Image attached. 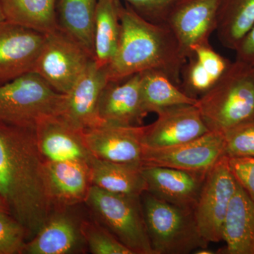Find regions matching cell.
<instances>
[{
	"label": "cell",
	"mask_w": 254,
	"mask_h": 254,
	"mask_svg": "<svg viewBox=\"0 0 254 254\" xmlns=\"http://www.w3.org/2000/svg\"><path fill=\"white\" fill-rule=\"evenodd\" d=\"M119 14L120 43L115 58L107 66L108 81H121L143 71L157 70L180 86L187 59L171 30L167 25L145 19L121 1Z\"/></svg>",
	"instance_id": "obj_2"
},
{
	"label": "cell",
	"mask_w": 254,
	"mask_h": 254,
	"mask_svg": "<svg viewBox=\"0 0 254 254\" xmlns=\"http://www.w3.org/2000/svg\"><path fill=\"white\" fill-rule=\"evenodd\" d=\"M254 24V0H220L217 33L225 48L236 50Z\"/></svg>",
	"instance_id": "obj_27"
},
{
	"label": "cell",
	"mask_w": 254,
	"mask_h": 254,
	"mask_svg": "<svg viewBox=\"0 0 254 254\" xmlns=\"http://www.w3.org/2000/svg\"><path fill=\"white\" fill-rule=\"evenodd\" d=\"M64 94L55 91L39 75L30 72L0 84V122L33 127L58 116Z\"/></svg>",
	"instance_id": "obj_6"
},
{
	"label": "cell",
	"mask_w": 254,
	"mask_h": 254,
	"mask_svg": "<svg viewBox=\"0 0 254 254\" xmlns=\"http://www.w3.org/2000/svg\"><path fill=\"white\" fill-rule=\"evenodd\" d=\"M81 231L86 247L93 254H133L99 222L83 220Z\"/></svg>",
	"instance_id": "obj_28"
},
{
	"label": "cell",
	"mask_w": 254,
	"mask_h": 254,
	"mask_svg": "<svg viewBox=\"0 0 254 254\" xmlns=\"http://www.w3.org/2000/svg\"><path fill=\"white\" fill-rule=\"evenodd\" d=\"M120 0H98L93 25L94 61L100 68L113 61L120 43Z\"/></svg>",
	"instance_id": "obj_23"
},
{
	"label": "cell",
	"mask_w": 254,
	"mask_h": 254,
	"mask_svg": "<svg viewBox=\"0 0 254 254\" xmlns=\"http://www.w3.org/2000/svg\"><path fill=\"white\" fill-rule=\"evenodd\" d=\"M140 75L142 103L148 115L177 105L196 104L198 99L187 95L165 73L148 70Z\"/></svg>",
	"instance_id": "obj_25"
},
{
	"label": "cell",
	"mask_w": 254,
	"mask_h": 254,
	"mask_svg": "<svg viewBox=\"0 0 254 254\" xmlns=\"http://www.w3.org/2000/svg\"><path fill=\"white\" fill-rule=\"evenodd\" d=\"M46 35L10 22H0V84L33 72Z\"/></svg>",
	"instance_id": "obj_10"
},
{
	"label": "cell",
	"mask_w": 254,
	"mask_h": 254,
	"mask_svg": "<svg viewBox=\"0 0 254 254\" xmlns=\"http://www.w3.org/2000/svg\"><path fill=\"white\" fill-rule=\"evenodd\" d=\"M141 173L147 192L168 203L193 210L207 174L158 166H143Z\"/></svg>",
	"instance_id": "obj_16"
},
{
	"label": "cell",
	"mask_w": 254,
	"mask_h": 254,
	"mask_svg": "<svg viewBox=\"0 0 254 254\" xmlns=\"http://www.w3.org/2000/svg\"><path fill=\"white\" fill-rule=\"evenodd\" d=\"M208 129L223 133L254 119V68L235 60L195 104Z\"/></svg>",
	"instance_id": "obj_3"
},
{
	"label": "cell",
	"mask_w": 254,
	"mask_h": 254,
	"mask_svg": "<svg viewBox=\"0 0 254 254\" xmlns=\"http://www.w3.org/2000/svg\"><path fill=\"white\" fill-rule=\"evenodd\" d=\"M230 64L231 62L210 45L197 47L182 68L180 88L190 98L198 99L215 86Z\"/></svg>",
	"instance_id": "obj_20"
},
{
	"label": "cell",
	"mask_w": 254,
	"mask_h": 254,
	"mask_svg": "<svg viewBox=\"0 0 254 254\" xmlns=\"http://www.w3.org/2000/svg\"><path fill=\"white\" fill-rule=\"evenodd\" d=\"M0 195L10 215L24 227L28 240L36 236L54 210L46 161L33 127L0 122Z\"/></svg>",
	"instance_id": "obj_1"
},
{
	"label": "cell",
	"mask_w": 254,
	"mask_h": 254,
	"mask_svg": "<svg viewBox=\"0 0 254 254\" xmlns=\"http://www.w3.org/2000/svg\"><path fill=\"white\" fill-rule=\"evenodd\" d=\"M88 165L92 185L123 194L141 196L146 191L142 167L108 161L94 156L91 157Z\"/></svg>",
	"instance_id": "obj_22"
},
{
	"label": "cell",
	"mask_w": 254,
	"mask_h": 254,
	"mask_svg": "<svg viewBox=\"0 0 254 254\" xmlns=\"http://www.w3.org/2000/svg\"><path fill=\"white\" fill-rule=\"evenodd\" d=\"M0 213H9L8 209L6 208V205L3 201L2 198H1V195H0Z\"/></svg>",
	"instance_id": "obj_34"
},
{
	"label": "cell",
	"mask_w": 254,
	"mask_h": 254,
	"mask_svg": "<svg viewBox=\"0 0 254 254\" xmlns=\"http://www.w3.org/2000/svg\"><path fill=\"white\" fill-rule=\"evenodd\" d=\"M5 20H6V18H5L4 11H3L2 7H1V3H0V22L5 21Z\"/></svg>",
	"instance_id": "obj_35"
},
{
	"label": "cell",
	"mask_w": 254,
	"mask_h": 254,
	"mask_svg": "<svg viewBox=\"0 0 254 254\" xmlns=\"http://www.w3.org/2000/svg\"><path fill=\"white\" fill-rule=\"evenodd\" d=\"M108 82L107 67H98L93 60L64 94L58 117L69 126L83 131L104 123L98 115V103Z\"/></svg>",
	"instance_id": "obj_11"
},
{
	"label": "cell",
	"mask_w": 254,
	"mask_h": 254,
	"mask_svg": "<svg viewBox=\"0 0 254 254\" xmlns=\"http://www.w3.org/2000/svg\"><path fill=\"white\" fill-rule=\"evenodd\" d=\"M144 128L103 123L83 131V140L95 158L143 167Z\"/></svg>",
	"instance_id": "obj_12"
},
{
	"label": "cell",
	"mask_w": 254,
	"mask_h": 254,
	"mask_svg": "<svg viewBox=\"0 0 254 254\" xmlns=\"http://www.w3.org/2000/svg\"><path fill=\"white\" fill-rule=\"evenodd\" d=\"M229 165L239 185L254 201V158H229Z\"/></svg>",
	"instance_id": "obj_32"
},
{
	"label": "cell",
	"mask_w": 254,
	"mask_h": 254,
	"mask_svg": "<svg viewBox=\"0 0 254 254\" xmlns=\"http://www.w3.org/2000/svg\"><path fill=\"white\" fill-rule=\"evenodd\" d=\"M222 241V254H254V201L239 183L224 220Z\"/></svg>",
	"instance_id": "obj_21"
},
{
	"label": "cell",
	"mask_w": 254,
	"mask_h": 254,
	"mask_svg": "<svg viewBox=\"0 0 254 254\" xmlns=\"http://www.w3.org/2000/svg\"><path fill=\"white\" fill-rule=\"evenodd\" d=\"M254 68V66H253Z\"/></svg>",
	"instance_id": "obj_36"
},
{
	"label": "cell",
	"mask_w": 254,
	"mask_h": 254,
	"mask_svg": "<svg viewBox=\"0 0 254 254\" xmlns=\"http://www.w3.org/2000/svg\"><path fill=\"white\" fill-rule=\"evenodd\" d=\"M46 35L33 72L43 78L55 91L66 94L93 58L60 27Z\"/></svg>",
	"instance_id": "obj_7"
},
{
	"label": "cell",
	"mask_w": 254,
	"mask_h": 254,
	"mask_svg": "<svg viewBox=\"0 0 254 254\" xmlns=\"http://www.w3.org/2000/svg\"><path fill=\"white\" fill-rule=\"evenodd\" d=\"M228 158H254V119L222 133Z\"/></svg>",
	"instance_id": "obj_29"
},
{
	"label": "cell",
	"mask_w": 254,
	"mask_h": 254,
	"mask_svg": "<svg viewBox=\"0 0 254 254\" xmlns=\"http://www.w3.org/2000/svg\"><path fill=\"white\" fill-rule=\"evenodd\" d=\"M98 0H59V27L78 42L94 60L93 25Z\"/></svg>",
	"instance_id": "obj_26"
},
{
	"label": "cell",
	"mask_w": 254,
	"mask_h": 254,
	"mask_svg": "<svg viewBox=\"0 0 254 254\" xmlns=\"http://www.w3.org/2000/svg\"><path fill=\"white\" fill-rule=\"evenodd\" d=\"M26 241L24 227L9 213H0V254H23Z\"/></svg>",
	"instance_id": "obj_30"
},
{
	"label": "cell",
	"mask_w": 254,
	"mask_h": 254,
	"mask_svg": "<svg viewBox=\"0 0 254 254\" xmlns=\"http://www.w3.org/2000/svg\"><path fill=\"white\" fill-rule=\"evenodd\" d=\"M235 52V60L254 66V24L240 42Z\"/></svg>",
	"instance_id": "obj_33"
},
{
	"label": "cell",
	"mask_w": 254,
	"mask_h": 254,
	"mask_svg": "<svg viewBox=\"0 0 254 254\" xmlns=\"http://www.w3.org/2000/svg\"><path fill=\"white\" fill-rule=\"evenodd\" d=\"M237 184L227 156L205 175L193 212L200 232L209 243L222 241L224 220Z\"/></svg>",
	"instance_id": "obj_8"
},
{
	"label": "cell",
	"mask_w": 254,
	"mask_h": 254,
	"mask_svg": "<svg viewBox=\"0 0 254 254\" xmlns=\"http://www.w3.org/2000/svg\"><path fill=\"white\" fill-rule=\"evenodd\" d=\"M142 207L150 245L155 254H188L207 248L193 209L159 199L145 191Z\"/></svg>",
	"instance_id": "obj_4"
},
{
	"label": "cell",
	"mask_w": 254,
	"mask_h": 254,
	"mask_svg": "<svg viewBox=\"0 0 254 254\" xmlns=\"http://www.w3.org/2000/svg\"><path fill=\"white\" fill-rule=\"evenodd\" d=\"M68 208L55 209L36 236L26 242L23 254H70L86 247L77 222Z\"/></svg>",
	"instance_id": "obj_18"
},
{
	"label": "cell",
	"mask_w": 254,
	"mask_h": 254,
	"mask_svg": "<svg viewBox=\"0 0 254 254\" xmlns=\"http://www.w3.org/2000/svg\"><path fill=\"white\" fill-rule=\"evenodd\" d=\"M98 115L104 123L141 126L148 114L142 103L140 73L108 81L100 95Z\"/></svg>",
	"instance_id": "obj_15"
},
{
	"label": "cell",
	"mask_w": 254,
	"mask_h": 254,
	"mask_svg": "<svg viewBox=\"0 0 254 254\" xmlns=\"http://www.w3.org/2000/svg\"><path fill=\"white\" fill-rule=\"evenodd\" d=\"M158 118L145 126L144 148H160L192 141L210 131L195 105L170 107L156 113Z\"/></svg>",
	"instance_id": "obj_14"
},
{
	"label": "cell",
	"mask_w": 254,
	"mask_h": 254,
	"mask_svg": "<svg viewBox=\"0 0 254 254\" xmlns=\"http://www.w3.org/2000/svg\"><path fill=\"white\" fill-rule=\"evenodd\" d=\"M150 22L165 24L169 14L182 0H120Z\"/></svg>",
	"instance_id": "obj_31"
},
{
	"label": "cell",
	"mask_w": 254,
	"mask_h": 254,
	"mask_svg": "<svg viewBox=\"0 0 254 254\" xmlns=\"http://www.w3.org/2000/svg\"><path fill=\"white\" fill-rule=\"evenodd\" d=\"M224 156L223 135L210 131L182 144L160 148L143 147V166L166 167L206 174Z\"/></svg>",
	"instance_id": "obj_9"
},
{
	"label": "cell",
	"mask_w": 254,
	"mask_h": 254,
	"mask_svg": "<svg viewBox=\"0 0 254 254\" xmlns=\"http://www.w3.org/2000/svg\"><path fill=\"white\" fill-rule=\"evenodd\" d=\"M6 21L47 34L59 28L58 0H0Z\"/></svg>",
	"instance_id": "obj_24"
},
{
	"label": "cell",
	"mask_w": 254,
	"mask_h": 254,
	"mask_svg": "<svg viewBox=\"0 0 254 254\" xmlns=\"http://www.w3.org/2000/svg\"><path fill=\"white\" fill-rule=\"evenodd\" d=\"M46 170L54 210L85 203L92 186L88 163L46 161Z\"/></svg>",
	"instance_id": "obj_19"
},
{
	"label": "cell",
	"mask_w": 254,
	"mask_h": 254,
	"mask_svg": "<svg viewBox=\"0 0 254 254\" xmlns=\"http://www.w3.org/2000/svg\"><path fill=\"white\" fill-rule=\"evenodd\" d=\"M37 145L45 161L88 163L93 156L85 145L83 131L58 116L48 117L35 127Z\"/></svg>",
	"instance_id": "obj_17"
},
{
	"label": "cell",
	"mask_w": 254,
	"mask_h": 254,
	"mask_svg": "<svg viewBox=\"0 0 254 254\" xmlns=\"http://www.w3.org/2000/svg\"><path fill=\"white\" fill-rule=\"evenodd\" d=\"M220 0H182L167 18L165 25L173 32L182 54L187 59L190 50L210 43L218 27Z\"/></svg>",
	"instance_id": "obj_13"
},
{
	"label": "cell",
	"mask_w": 254,
	"mask_h": 254,
	"mask_svg": "<svg viewBox=\"0 0 254 254\" xmlns=\"http://www.w3.org/2000/svg\"><path fill=\"white\" fill-rule=\"evenodd\" d=\"M141 196L113 193L92 185L85 203L95 220L133 254H155L148 238Z\"/></svg>",
	"instance_id": "obj_5"
}]
</instances>
